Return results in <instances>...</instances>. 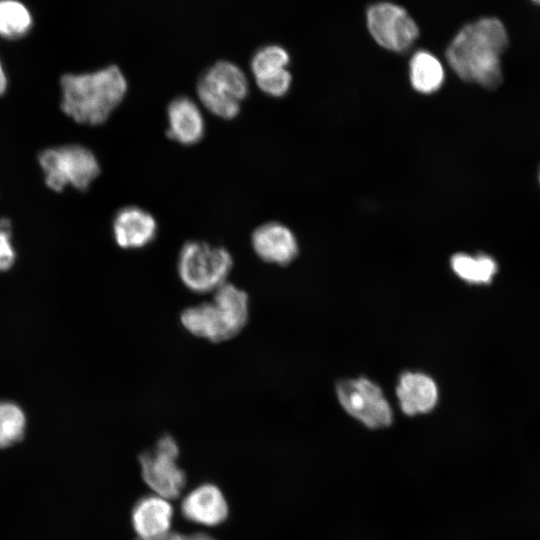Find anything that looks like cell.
<instances>
[{
  "mask_svg": "<svg viewBox=\"0 0 540 540\" xmlns=\"http://www.w3.org/2000/svg\"><path fill=\"white\" fill-rule=\"evenodd\" d=\"M508 43L504 24L496 17H484L460 29L446 58L462 80L494 89L502 81L501 57Z\"/></svg>",
  "mask_w": 540,
  "mask_h": 540,
  "instance_id": "cell-1",
  "label": "cell"
},
{
  "mask_svg": "<svg viewBox=\"0 0 540 540\" xmlns=\"http://www.w3.org/2000/svg\"><path fill=\"white\" fill-rule=\"evenodd\" d=\"M60 85L63 112L75 122L87 125L106 122L128 90L125 75L116 65L89 73L65 74Z\"/></svg>",
  "mask_w": 540,
  "mask_h": 540,
  "instance_id": "cell-2",
  "label": "cell"
},
{
  "mask_svg": "<svg viewBox=\"0 0 540 540\" xmlns=\"http://www.w3.org/2000/svg\"><path fill=\"white\" fill-rule=\"evenodd\" d=\"M248 294L230 282L212 293L210 301L185 308L180 322L190 334L214 343L238 335L249 319Z\"/></svg>",
  "mask_w": 540,
  "mask_h": 540,
  "instance_id": "cell-3",
  "label": "cell"
},
{
  "mask_svg": "<svg viewBox=\"0 0 540 540\" xmlns=\"http://www.w3.org/2000/svg\"><path fill=\"white\" fill-rule=\"evenodd\" d=\"M232 268L230 252L205 241H188L178 254V276L182 284L194 293H213L228 281Z\"/></svg>",
  "mask_w": 540,
  "mask_h": 540,
  "instance_id": "cell-4",
  "label": "cell"
},
{
  "mask_svg": "<svg viewBox=\"0 0 540 540\" xmlns=\"http://www.w3.org/2000/svg\"><path fill=\"white\" fill-rule=\"evenodd\" d=\"M196 91L201 104L210 113L229 120L239 114L241 103L249 92V83L237 64L220 60L200 75Z\"/></svg>",
  "mask_w": 540,
  "mask_h": 540,
  "instance_id": "cell-5",
  "label": "cell"
},
{
  "mask_svg": "<svg viewBox=\"0 0 540 540\" xmlns=\"http://www.w3.org/2000/svg\"><path fill=\"white\" fill-rule=\"evenodd\" d=\"M39 163L46 185L56 192L69 184L86 190L100 173L93 152L78 144L46 149L40 153Z\"/></svg>",
  "mask_w": 540,
  "mask_h": 540,
  "instance_id": "cell-6",
  "label": "cell"
},
{
  "mask_svg": "<svg viewBox=\"0 0 540 540\" xmlns=\"http://www.w3.org/2000/svg\"><path fill=\"white\" fill-rule=\"evenodd\" d=\"M178 454L175 439L166 434L139 456L144 481L164 498H177L185 485L184 471L176 464Z\"/></svg>",
  "mask_w": 540,
  "mask_h": 540,
  "instance_id": "cell-7",
  "label": "cell"
},
{
  "mask_svg": "<svg viewBox=\"0 0 540 540\" xmlns=\"http://www.w3.org/2000/svg\"><path fill=\"white\" fill-rule=\"evenodd\" d=\"M367 26L380 46L397 53L407 51L419 36L418 26L409 13L403 7L388 2L368 8Z\"/></svg>",
  "mask_w": 540,
  "mask_h": 540,
  "instance_id": "cell-8",
  "label": "cell"
},
{
  "mask_svg": "<svg viewBox=\"0 0 540 540\" xmlns=\"http://www.w3.org/2000/svg\"><path fill=\"white\" fill-rule=\"evenodd\" d=\"M336 392L343 408L367 427L380 428L391 423V408L381 389L370 380H342Z\"/></svg>",
  "mask_w": 540,
  "mask_h": 540,
  "instance_id": "cell-9",
  "label": "cell"
},
{
  "mask_svg": "<svg viewBox=\"0 0 540 540\" xmlns=\"http://www.w3.org/2000/svg\"><path fill=\"white\" fill-rule=\"evenodd\" d=\"M157 222L153 215L138 206L121 208L112 223L113 236L123 249H140L149 245L157 235Z\"/></svg>",
  "mask_w": 540,
  "mask_h": 540,
  "instance_id": "cell-10",
  "label": "cell"
},
{
  "mask_svg": "<svg viewBox=\"0 0 540 540\" xmlns=\"http://www.w3.org/2000/svg\"><path fill=\"white\" fill-rule=\"evenodd\" d=\"M251 245L261 260L277 265L289 264L298 253L294 234L278 222H267L255 228Z\"/></svg>",
  "mask_w": 540,
  "mask_h": 540,
  "instance_id": "cell-11",
  "label": "cell"
},
{
  "mask_svg": "<svg viewBox=\"0 0 540 540\" xmlns=\"http://www.w3.org/2000/svg\"><path fill=\"white\" fill-rule=\"evenodd\" d=\"M167 135L182 145L199 142L205 133V120L198 104L187 96L174 98L167 107Z\"/></svg>",
  "mask_w": 540,
  "mask_h": 540,
  "instance_id": "cell-12",
  "label": "cell"
},
{
  "mask_svg": "<svg viewBox=\"0 0 540 540\" xmlns=\"http://www.w3.org/2000/svg\"><path fill=\"white\" fill-rule=\"evenodd\" d=\"M183 515L190 521L214 526L228 516L226 500L218 487L204 484L190 492L182 502Z\"/></svg>",
  "mask_w": 540,
  "mask_h": 540,
  "instance_id": "cell-13",
  "label": "cell"
},
{
  "mask_svg": "<svg viewBox=\"0 0 540 540\" xmlns=\"http://www.w3.org/2000/svg\"><path fill=\"white\" fill-rule=\"evenodd\" d=\"M396 393L401 409L407 415L429 412L438 398L434 381L422 373H404Z\"/></svg>",
  "mask_w": 540,
  "mask_h": 540,
  "instance_id": "cell-14",
  "label": "cell"
},
{
  "mask_svg": "<svg viewBox=\"0 0 540 540\" xmlns=\"http://www.w3.org/2000/svg\"><path fill=\"white\" fill-rule=\"evenodd\" d=\"M173 509L160 497L139 500L132 511V525L140 539H151L165 534L171 525Z\"/></svg>",
  "mask_w": 540,
  "mask_h": 540,
  "instance_id": "cell-15",
  "label": "cell"
},
{
  "mask_svg": "<svg viewBox=\"0 0 540 540\" xmlns=\"http://www.w3.org/2000/svg\"><path fill=\"white\" fill-rule=\"evenodd\" d=\"M410 80L415 90L421 93L437 91L444 80L440 61L430 52L417 51L410 60Z\"/></svg>",
  "mask_w": 540,
  "mask_h": 540,
  "instance_id": "cell-16",
  "label": "cell"
},
{
  "mask_svg": "<svg viewBox=\"0 0 540 540\" xmlns=\"http://www.w3.org/2000/svg\"><path fill=\"white\" fill-rule=\"evenodd\" d=\"M453 271L469 283H489L497 271V264L490 256H470L463 253L451 258Z\"/></svg>",
  "mask_w": 540,
  "mask_h": 540,
  "instance_id": "cell-17",
  "label": "cell"
},
{
  "mask_svg": "<svg viewBox=\"0 0 540 540\" xmlns=\"http://www.w3.org/2000/svg\"><path fill=\"white\" fill-rule=\"evenodd\" d=\"M32 19L27 8L16 0L0 1V35L7 38L23 36Z\"/></svg>",
  "mask_w": 540,
  "mask_h": 540,
  "instance_id": "cell-18",
  "label": "cell"
},
{
  "mask_svg": "<svg viewBox=\"0 0 540 540\" xmlns=\"http://www.w3.org/2000/svg\"><path fill=\"white\" fill-rule=\"evenodd\" d=\"M25 428L26 417L22 408L14 402L0 401V448L18 442Z\"/></svg>",
  "mask_w": 540,
  "mask_h": 540,
  "instance_id": "cell-19",
  "label": "cell"
},
{
  "mask_svg": "<svg viewBox=\"0 0 540 540\" xmlns=\"http://www.w3.org/2000/svg\"><path fill=\"white\" fill-rule=\"evenodd\" d=\"M289 61V54L283 47L271 44L253 54L250 68L254 78H257L287 68Z\"/></svg>",
  "mask_w": 540,
  "mask_h": 540,
  "instance_id": "cell-20",
  "label": "cell"
},
{
  "mask_svg": "<svg viewBox=\"0 0 540 540\" xmlns=\"http://www.w3.org/2000/svg\"><path fill=\"white\" fill-rule=\"evenodd\" d=\"M258 88L272 97L285 95L291 85L292 76L287 68L255 78Z\"/></svg>",
  "mask_w": 540,
  "mask_h": 540,
  "instance_id": "cell-21",
  "label": "cell"
},
{
  "mask_svg": "<svg viewBox=\"0 0 540 540\" xmlns=\"http://www.w3.org/2000/svg\"><path fill=\"white\" fill-rule=\"evenodd\" d=\"M15 256L11 243V223L8 219H0V271L9 269Z\"/></svg>",
  "mask_w": 540,
  "mask_h": 540,
  "instance_id": "cell-22",
  "label": "cell"
},
{
  "mask_svg": "<svg viewBox=\"0 0 540 540\" xmlns=\"http://www.w3.org/2000/svg\"><path fill=\"white\" fill-rule=\"evenodd\" d=\"M204 533H196L194 535L185 536L176 532H166L160 536L151 538V539H140L137 540H203Z\"/></svg>",
  "mask_w": 540,
  "mask_h": 540,
  "instance_id": "cell-23",
  "label": "cell"
},
{
  "mask_svg": "<svg viewBox=\"0 0 540 540\" xmlns=\"http://www.w3.org/2000/svg\"><path fill=\"white\" fill-rule=\"evenodd\" d=\"M6 87H7V79L0 63V96L5 92Z\"/></svg>",
  "mask_w": 540,
  "mask_h": 540,
  "instance_id": "cell-24",
  "label": "cell"
},
{
  "mask_svg": "<svg viewBox=\"0 0 540 540\" xmlns=\"http://www.w3.org/2000/svg\"><path fill=\"white\" fill-rule=\"evenodd\" d=\"M203 540H215V539L205 534Z\"/></svg>",
  "mask_w": 540,
  "mask_h": 540,
  "instance_id": "cell-25",
  "label": "cell"
},
{
  "mask_svg": "<svg viewBox=\"0 0 540 540\" xmlns=\"http://www.w3.org/2000/svg\"><path fill=\"white\" fill-rule=\"evenodd\" d=\"M531 1L540 6V0H531Z\"/></svg>",
  "mask_w": 540,
  "mask_h": 540,
  "instance_id": "cell-26",
  "label": "cell"
},
{
  "mask_svg": "<svg viewBox=\"0 0 540 540\" xmlns=\"http://www.w3.org/2000/svg\"><path fill=\"white\" fill-rule=\"evenodd\" d=\"M539 179H540V177H539Z\"/></svg>",
  "mask_w": 540,
  "mask_h": 540,
  "instance_id": "cell-27",
  "label": "cell"
}]
</instances>
